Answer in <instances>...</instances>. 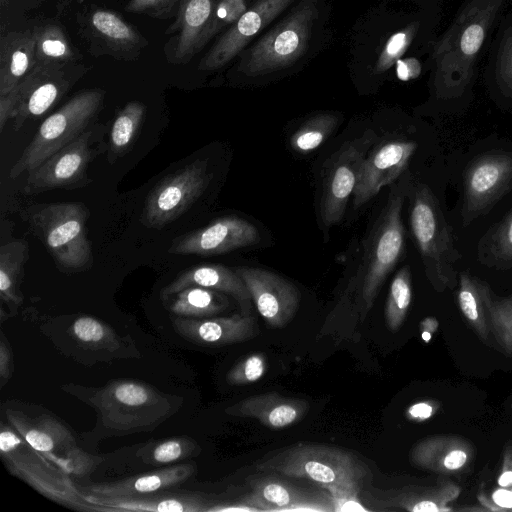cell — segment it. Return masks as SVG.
<instances>
[{
	"instance_id": "obj_1",
	"label": "cell",
	"mask_w": 512,
	"mask_h": 512,
	"mask_svg": "<svg viewBox=\"0 0 512 512\" xmlns=\"http://www.w3.org/2000/svg\"><path fill=\"white\" fill-rule=\"evenodd\" d=\"M507 0H465L429 55L431 99L464 103L471 96L478 63Z\"/></svg>"
},
{
	"instance_id": "obj_2",
	"label": "cell",
	"mask_w": 512,
	"mask_h": 512,
	"mask_svg": "<svg viewBox=\"0 0 512 512\" xmlns=\"http://www.w3.org/2000/svg\"><path fill=\"white\" fill-rule=\"evenodd\" d=\"M259 472H273L318 483L326 491H358L365 465L342 447L298 442L270 452L255 463Z\"/></svg>"
},
{
	"instance_id": "obj_3",
	"label": "cell",
	"mask_w": 512,
	"mask_h": 512,
	"mask_svg": "<svg viewBox=\"0 0 512 512\" xmlns=\"http://www.w3.org/2000/svg\"><path fill=\"white\" fill-rule=\"evenodd\" d=\"M403 199L401 191L390 195L364 241L356 274L352 278L364 315L372 308L380 288L404 252Z\"/></svg>"
},
{
	"instance_id": "obj_4",
	"label": "cell",
	"mask_w": 512,
	"mask_h": 512,
	"mask_svg": "<svg viewBox=\"0 0 512 512\" xmlns=\"http://www.w3.org/2000/svg\"><path fill=\"white\" fill-rule=\"evenodd\" d=\"M410 226L429 281L438 291L452 287L455 279L453 264L461 256L440 204L425 184L414 187Z\"/></svg>"
},
{
	"instance_id": "obj_5",
	"label": "cell",
	"mask_w": 512,
	"mask_h": 512,
	"mask_svg": "<svg viewBox=\"0 0 512 512\" xmlns=\"http://www.w3.org/2000/svg\"><path fill=\"white\" fill-rule=\"evenodd\" d=\"M104 97L105 91L100 88L82 90L47 117L12 166L9 177L15 179L30 172L82 134L102 109Z\"/></svg>"
},
{
	"instance_id": "obj_6",
	"label": "cell",
	"mask_w": 512,
	"mask_h": 512,
	"mask_svg": "<svg viewBox=\"0 0 512 512\" xmlns=\"http://www.w3.org/2000/svg\"><path fill=\"white\" fill-rule=\"evenodd\" d=\"M89 210L81 202L42 205L29 213L31 229L55 263L66 271L89 269L93 262L85 224Z\"/></svg>"
},
{
	"instance_id": "obj_7",
	"label": "cell",
	"mask_w": 512,
	"mask_h": 512,
	"mask_svg": "<svg viewBox=\"0 0 512 512\" xmlns=\"http://www.w3.org/2000/svg\"><path fill=\"white\" fill-rule=\"evenodd\" d=\"M318 16L317 0H304L258 40L241 61L246 75L259 76L288 67L306 50Z\"/></svg>"
},
{
	"instance_id": "obj_8",
	"label": "cell",
	"mask_w": 512,
	"mask_h": 512,
	"mask_svg": "<svg viewBox=\"0 0 512 512\" xmlns=\"http://www.w3.org/2000/svg\"><path fill=\"white\" fill-rule=\"evenodd\" d=\"M105 130L103 125L90 126L28 172L23 192L32 195L52 189H74L87 184L86 169L102 150Z\"/></svg>"
},
{
	"instance_id": "obj_9",
	"label": "cell",
	"mask_w": 512,
	"mask_h": 512,
	"mask_svg": "<svg viewBox=\"0 0 512 512\" xmlns=\"http://www.w3.org/2000/svg\"><path fill=\"white\" fill-rule=\"evenodd\" d=\"M377 142L378 135L368 129L359 137L344 142L326 161L320 199V218L326 228L343 218L366 156Z\"/></svg>"
},
{
	"instance_id": "obj_10",
	"label": "cell",
	"mask_w": 512,
	"mask_h": 512,
	"mask_svg": "<svg viewBox=\"0 0 512 512\" xmlns=\"http://www.w3.org/2000/svg\"><path fill=\"white\" fill-rule=\"evenodd\" d=\"M103 423L112 430L135 431L159 422L169 410L168 399L146 384L117 381L100 390L92 400Z\"/></svg>"
},
{
	"instance_id": "obj_11",
	"label": "cell",
	"mask_w": 512,
	"mask_h": 512,
	"mask_svg": "<svg viewBox=\"0 0 512 512\" xmlns=\"http://www.w3.org/2000/svg\"><path fill=\"white\" fill-rule=\"evenodd\" d=\"M0 451L9 469L43 495L65 505L88 502L65 472L54 468L9 427L1 426Z\"/></svg>"
},
{
	"instance_id": "obj_12",
	"label": "cell",
	"mask_w": 512,
	"mask_h": 512,
	"mask_svg": "<svg viewBox=\"0 0 512 512\" xmlns=\"http://www.w3.org/2000/svg\"><path fill=\"white\" fill-rule=\"evenodd\" d=\"M211 180L208 163L194 162L165 177L149 193L142 213V222L161 229L179 218L203 194Z\"/></svg>"
},
{
	"instance_id": "obj_13",
	"label": "cell",
	"mask_w": 512,
	"mask_h": 512,
	"mask_svg": "<svg viewBox=\"0 0 512 512\" xmlns=\"http://www.w3.org/2000/svg\"><path fill=\"white\" fill-rule=\"evenodd\" d=\"M79 34L95 57L109 56L123 61L137 59L148 45L147 39L117 12L86 7L76 17Z\"/></svg>"
},
{
	"instance_id": "obj_14",
	"label": "cell",
	"mask_w": 512,
	"mask_h": 512,
	"mask_svg": "<svg viewBox=\"0 0 512 512\" xmlns=\"http://www.w3.org/2000/svg\"><path fill=\"white\" fill-rule=\"evenodd\" d=\"M512 188V152L494 151L475 158L464 174L463 226L487 213Z\"/></svg>"
},
{
	"instance_id": "obj_15",
	"label": "cell",
	"mask_w": 512,
	"mask_h": 512,
	"mask_svg": "<svg viewBox=\"0 0 512 512\" xmlns=\"http://www.w3.org/2000/svg\"><path fill=\"white\" fill-rule=\"evenodd\" d=\"M87 70L80 62L62 67L36 65L18 85V103L12 118L13 129L17 131L27 120L45 114Z\"/></svg>"
},
{
	"instance_id": "obj_16",
	"label": "cell",
	"mask_w": 512,
	"mask_h": 512,
	"mask_svg": "<svg viewBox=\"0 0 512 512\" xmlns=\"http://www.w3.org/2000/svg\"><path fill=\"white\" fill-rule=\"evenodd\" d=\"M7 419L20 436L37 452L65 473L79 472L88 459L76 446L72 433L56 419L42 415L31 418L7 409Z\"/></svg>"
},
{
	"instance_id": "obj_17",
	"label": "cell",
	"mask_w": 512,
	"mask_h": 512,
	"mask_svg": "<svg viewBox=\"0 0 512 512\" xmlns=\"http://www.w3.org/2000/svg\"><path fill=\"white\" fill-rule=\"evenodd\" d=\"M245 283L252 301L265 323L280 329L295 317L300 305V292L284 277L257 267L234 269Z\"/></svg>"
},
{
	"instance_id": "obj_18",
	"label": "cell",
	"mask_w": 512,
	"mask_h": 512,
	"mask_svg": "<svg viewBox=\"0 0 512 512\" xmlns=\"http://www.w3.org/2000/svg\"><path fill=\"white\" fill-rule=\"evenodd\" d=\"M259 238L253 224L237 216H226L175 238L168 252L176 255H219L254 245Z\"/></svg>"
},
{
	"instance_id": "obj_19",
	"label": "cell",
	"mask_w": 512,
	"mask_h": 512,
	"mask_svg": "<svg viewBox=\"0 0 512 512\" xmlns=\"http://www.w3.org/2000/svg\"><path fill=\"white\" fill-rule=\"evenodd\" d=\"M417 144L406 140H389L374 145L362 165L355 190L353 207L358 209L385 186L394 182L407 168Z\"/></svg>"
},
{
	"instance_id": "obj_20",
	"label": "cell",
	"mask_w": 512,
	"mask_h": 512,
	"mask_svg": "<svg viewBox=\"0 0 512 512\" xmlns=\"http://www.w3.org/2000/svg\"><path fill=\"white\" fill-rule=\"evenodd\" d=\"M294 0H257L215 42L198 65L202 71L218 69L234 58L252 38Z\"/></svg>"
},
{
	"instance_id": "obj_21",
	"label": "cell",
	"mask_w": 512,
	"mask_h": 512,
	"mask_svg": "<svg viewBox=\"0 0 512 512\" xmlns=\"http://www.w3.org/2000/svg\"><path fill=\"white\" fill-rule=\"evenodd\" d=\"M218 0H183L175 20L166 29L172 37L164 45L171 64L188 63L207 44L206 36Z\"/></svg>"
},
{
	"instance_id": "obj_22",
	"label": "cell",
	"mask_w": 512,
	"mask_h": 512,
	"mask_svg": "<svg viewBox=\"0 0 512 512\" xmlns=\"http://www.w3.org/2000/svg\"><path fill=\"white\" fill-rule=\"evenodd\" d=\"M175 331L184 339L199 346L221 347L255 338L259 327L253 315L234 314L229 317H174Z\"/></svg>"
},
{
	"instance_id": "obj_23",
	"label": "cell",
	"mask_w": 512,
	"mask_h": 512,
	"mask_svg": "<svg viewBox=\"0 0 512 512\" xmlns=\"http://www.w3.org/2000/svg\"><path fill=\"white\" fill-rule=\"evenodd\" d=\"M189 286H201L227 294L238 303L241 315H253L251 295L234 269L220 264L194 266L168 284L162 290V296L170 297Z\"/></svg>"
},
{
	"instance_id": "obj_24",
	"label": "cell",
	"mask_w": 512,
	"mask_h": 512,
	"mask_svg": "<svg viewBox=\"0 0 512 512\" xmlns=\"http://www.w3.org/2000/svg\"><path fill=\"white\" fill-rule=\"evenodd\" d=\"M225 411L232 416L254 418L271 429H282L299 422L309 411V403L267 392L242 399Z\"/></svg>"
},
{
	"instance_id": "obj_25",
	"label": "cell",
	"mask_w": 512,
	"mask_h": 512,
	"mask_svg": "<svg viewBox=\"0 0 512 512\" xmlns=\"http://www.w3.org/2000/svg\"><path fill=\"white\" fill-rule=\"evenodd\" d=\"M473 457L472 445L456 436L438 435L425 438L410 451L411 463L436 473H451L463 469Z\"/></svg>"
},
{
	"instance_id": "obj_26",
	"label": "cell",
	"mask_w": 512,
	"mask_h": 512,
	"mask_svg": "<svg viewBox=\"0 0 512 512\" xmlns=\"http://www.w3.org/2000/svg\"><path fill=\"white\" fill-rule=\"evenodd\" d=\"M488 48L485 82L494 95L512 103V10L501 15Z\"/></svg>"
},
{
	"instance_id": "obj_27",
	"label": "cell",
	"mask_w": 512,
	"mask_h": 512,
	"mask_svg": "<svg viewBox=\"0 0 512 512\" xmlns=\"http://www.w3.org/2000/svg\"><path fill=\"white\" fill-rule=\"evenodd\" d=\"M32 29L10 31L0 40V95L16 88L35 68Z\"/></svg>"
},
{
	"instance_id": "obj_28",
	"label": "cell",
	"mask_w": 512,
	"mask_h": 512,
	"mask_svg": "<svg viewBox=\"0 0 512 512\" xmlns=\"http://www.w3.org/2000/svg\"><path fill=\"white\" fill-rule=\"evenodd\" d=\"M193 473L192 464H182L113 483L90 486L87 490L94 496L106 498L142 496L180 484Z\"/></svg>"
},
{
	"instance_id": "obj_29",
	"label": "cell",
	"mask_w": 512,
	"mask_h": 512,
	"mask_svg": "<svg viewBox=\"0 0 512 512\" xmlns=\"http://www.w3.org/2000/svg\"><path fill=\"white\" fill-rule=\"evenodd\" d=\"M90 504L115 511L199 512L207 511V500L194 494H155L135 497L106 498L86 496Z\"/></svg>"
},
{
	"instance_id": "obj_30",
	"label": "cell",
	"mask_w": 512,
	"mask_h": 512,
	"mask_svg": "<svg viewBox=\"0 0 512 512\" xmlns=\"http://www.w3.org/2000/svg\"><path fill=\"white\" fill-rule=\"evenodd\" d=\"M318 498L320 496L301 490L288 482L265 477L253 482L251 492L244 496L241 502L259 511L289 512L301 503Z\"/></svg>"
},
{
	"instance_id": "obj_31",
	"label": "cell",
	"mask_w": 512,
	"mask_h": 512,
	"mask_svg": "<svg viewBox=\"0 0 512 512\" xmlns=\"http://www.w3.org/2000/svg\"><path fill=\"white\" fill-rule=\"evenodd\" d=\"M35 60L38 66L62 67L79 63L82 55L70 41L60 23L47 20L33 28Z\"/></svg>"
},
{
	"instance_id": "obj_32",
	"label": "cell",
	"mask_w": 512,
	"mask_h": 512,
	"mask_svg": "<svg viewBox=\"0 0 512 512\" xmlns=\"http://www.w3.org/2000/svg\"><path fill=\"white\" fill-rule=\"evenodd\" d=\"M490 287L478 278L462 272L459 278L457 300L459 308L483 340L488 338L490 332L488 321V298Z\"/></svg>"
},
{
	"instance_id": "obj_33",
	"label": "cell",
	"mask_w": 512,
	"mask_h": 512,
	"mask_svg": "<svg viewBox=\"0 0 512 512\" xmlns=\"http://www.w3.org/2000/svg\"><path fill=\"white\" fill-rule=\"evenodd\" d=\"M174 295L168 308L171 313L183 318L212 317L225 310L229 304L222 292L201 286H189Z\"/></svg>"
},
{
	"instance_id": "obj_34",
	"label": "cell",
	"mask_w": 512,
	"mask_h": 512,
	"mask_svg": "<svg viewBox=\"0 0 512 512\" xmlns=\"http://www.w3.org/2000/svg\"><path fill=\"white\" fill-rule=\"evenodd\" d=\"M460 493V488L444 482L436 487L405 489L396 494L389 502L410 512H443L452 511L448 504L454 501Z\"/></svg>"
},
{
	"instance_id": "obj_35",
	"label": "cell",
	"mask_w": 512,
	"mask_h": 512,
	"mask_svg": "<svg viewBox=\"0 0 512 512\" xmlns=\"http://www.w3.org/2000/svg\"><path fill=\"white\" fill-rule=\"evenodd\" d=\"M145 114L146 106L139 101H130L119 111L109 134L107 158L110 164L131 148Z\"/></svg>"
},
{
	"instance_id": "obj_36",
	"label": "cell",
	"mask_w": 512,
	"mask_h": 512,
	"mask_svg": "<svg viewBox=\"0 0 512 512\" xmlns=\"http://www.w3.org/2000/svg\"><path fill=\"white\" fill-rule=\"evenodd\" d=\"M27 257L28 244L23 239L10 241L0 247V296L15 306L22 303L18 284Z\"/></svg>"
},
{
	"instance_id": "obj_37",
	"label": "cell",
	"mask_w": 512,
	"mask_h": 512,
	"mask_svg": "<svg viewBox=\"0 0 512 512\" xmlns=\"http://www.w3.org/2000/svg\"><path fill=\"white\" fill-rule=\"evenodd\" d=\"M479 261L496 267L512 265V211L479 242Z\"/></svg>"
},
{
	"instance_id": "obj_38",
	"label": "cell",
	"mask_w": 512,
	"mask_h": 512,
	"mask_svg": "<svg viewBox=\"0 0 512 512\" xmlns=\"http://www.w3.org/2000/svg\"><path fill=\"white\" fill-rule=\"evenodd\" d=\"M412 299L411 272L409 266L402 267L394 276L385 305L387 328L396 332L403 324Z\"/></svg>"
},
{
	"instance_id": "obj_39",
	"label": "cell",
	"mask_w": 512,
	"mask_h": 512,
	"mask_svg": "<svg viewBox=\"0 0 512 512\" xmlns=\"http://www.w3.org/2000/svg\"><path fill=\"white\" fill-rule=\"evenodd\" d=\"M339 116L333 113H320L305 121L290 138L291 148L302 154L317 149L333 133Z\"/></svg>"
},
{
	"instance_id": "obj_40",
	"label": "cell",
	"mask_w": 512,
	"mask_h": 512,
	"mask_svg": "<svg viewBox=\"0 0 512 512\" xmlns=\"http://www.w3.org/2000/svg\"><path fill=\"white\" fill-rule=\"evenodd\" d=\"M488 321L490 332L499 348L512 357V296L498 298L491 291L488 298Z\"/></svg>"
},
{
	"instance_id": "obj_41",
	"label": "cell",
	"mask_w": 512,
	"mask_h": 512,
	"mask_svg": "<svg viewBox=\"0 0 512 512\" xmlns=\"http://www.w3.org/2000/svg\"><path fill=\"white\" fill-rule=\"evenodd\" d=\"M70 330L73 337L87 348L115 350L119 347L113 330L93 317H79L74 321Z\"/></svg>"
},
{
	"instance_id": "obj_42",
	"label": "cell",
	"mask_w": 512,
	"mask_h": 512,
	"mask_svg": "<svg viewBox=\"0 0 512 512\" xmlns=\"http://www.w3.org/2000/svg\"><path fill=\"white\" fill-rule=\"evenodd\" d=\"M267 371V361L260 353H252L236 365L226 375V380L233 386H244L260 380Z\"/></svg>"
},
{
	"instance_id": "obj_43",
	"label": "cell",
	"mask_w": 512,
	"mask_h": 512,
	"mask_svg": "<svg viewBox=\"0 0 512 512\" xmlns=\"http://www.w3.org/2000/svg\"><path fill=\"white\" fill-rule=\"evenodd\" d=\"M247 10V0H218L207 32V43L223 28L232 26Z\"/></svg>"
},
{
	"instance_id": "obj_44",
	"label": "cell",
	"mask_w": 512,
	"mask_h": 512,
	"mask_svg": "<svg viewBox=\"0 0 512 512\" xmlns=\"http://www.w3.org/2000/svg\"><path fill=\"white\" fill-rule=\"evenodd\" d=\"M183 0H130L125 10L156 19L175 18Z\"/></svg>"
},
{
	"instance_id": "obj_45",
	"label": "cell",
	"mask_w": 512,
	"mask_h": 512,
	"mask_svg": "<svg viewBox=\"0 0 512 512\" xmlns=\"http://www.w3.org/2000/svg\"><path fill=\"white\" fill-rule=\"evenodd\" d=\"M193 449L194 445L190 440L169 439L154 446L150 457L156 464L173 463L189 455Z\"/></svg>"
},
{
	"instance_id": "obj_46",
	"label": "cell",
	"mask_w": 512,
	"mask_h": 512,
	"mask_svg": "<svg viewBox=\"0 0 512 512\" xmlns=\"http://www.w3.org/2000/svg\"><path fill=\"white\" fill-rule=\"evenodd\" d=\"M358 491L351 490H331L327 491V498L332 506V511H361L368 512V508L362 505L358 497Z\"/></svg>"
},
{
	"instance_id": "obj_47",
	"label": "cell",
	"mask_w": 512,
	"mask_h": 512,
	"mask_svg": "<svg viewBox=\"0 0 512 512\" xmlns=\"http://www.w3.org/2000/svg\"><path fill=\"white\" fill-rule=\"evenodd\" d=\"M18 103V86L10 92L0 95V131L9 119L13 118Z\"/></svg>"
},
{
	"instance_id": "obj_48",
	"label": "cell",
	"mask_w": 512,
	"mask_h": 512,
	"mask_svg": "<svg viewBox=\"0 0 512 512\" xmlns=\"http://www.w3.org/2000/svg\"><path fill=\"white\" fill-rule=\"evenodd\" d=\"M420 63L416 58L399 59L396 62V72L400 80L407 81L419 75Z\"/></svg>"
},
{
	"instance_id": "obj_49",
	"label": "cell",
	"mask_w": 512,
	"mask_h": 512,
	"mask_svg": "<svg viewBox=\"0 0 512 512\" xmlns=\"http://www.w3.org/2000/svg\"><path fill=\"white\" fill-rule=\"evenodd\" d=\"M493 504L490 510L511 511L512 510V488H499L492 494Z\"/></svg>"
},
{
	"instance_id": "obj_50",
	"label": "cell",
	"mask_w": 512,
	"mask_h": 512,
	"mask_svg": "<svg viewBox=\"0 0 512 512\" xmlns=\"http://www.w3.org/2000/svg\"><path fill=\"white\" fill-rule=\"evenodd\" d=\"M6 342L4 334H1V342H0V376L2 384L5 379H8L12 372V358H11V350Z\"/></svg>"
},
{
	"instance_id": "obj_51",
	"label": "cell",
	"mask_w": 512,
	"mask_h": 512,
	"mask_svg": "<svg viewBox=\"0 0 512 512\" xmlns=\"http://www.w3.org/2000/svg\"><path fill=\"white\" fill-rule=\"evenodd\" d=\"M435 410L431 402H419L408 408L407 416L412 420L423 421L430 418Z\"/></svg>"
},
{
	"instance_id": "obj_52",
	"label": "cell",
	"mask_w": 512,
	"mask_h": 512,
	"mask_svg": "<svg viewBox=\"0 0 512 512\" xmlns=\"http://www.w3.org/2000/svg\"><path fill=\"white\" fill-rule=\"evenodd\" d=\"M498 485L503 488H512V447L506 448Z\"/></svg>"
},
{
	"instance_id": "obj_53",
	"label": "cell",
	"mask_w": 512,
	"mask_h": 512,
	"mask_svg": "<svg viewBox=\"0 0 512 512\" xmlns=\"http://www.w3.org/2000/svg\"><path fill=\"white\" fill-rule=\"evenodd\" d=\"M424 325V331L422 333V337L425 341H429L431 339V333L437 329L438 323L434 318H427L422 323Z\"/></svg>"
},
{
	"instance_id": "obj_54",
	"label": "cell",
	"mask_w": 512,
	"mask_h": 512,
	"mask_svg": "<svg viewBox=\"0 0 512 512\" xmlns=\"http://www.w3.org/2000/svg\"><path fill=\"white\" fill-rule=\"evenodd\" d=\"M73 2H74V0H57V3H56L57 14L58 15L64 14Z\"/></svg>"
},
{
	"instance_id": "obj_55",
	"label": "cell",
	"mask_w": 512,
	"mask_h": 512,
	"mask_svg": "<svg viewBox=\"0 0 512 512\" xmlns=\"http://www.w3.org/2000/svg\"><path fill=\"white\" fill-rule=\"evenodd\" d=\"M12 0H0V5L2 8H5L7 7L8 5H10Z\"/></svg>"
},
{
	"instance_id": "obj_56",
	"label": "cell",
	"mask_w": 512,
	"mask_h": 512,
	"mask_svg": "<svg viewBox=\"0 0 512 512\" xmlns=\"http://www.w3.org/2000/svg\"><path fill=\"white\" fill-rule=\"evenodd\" d=\"M509 1H512V0H509Z\"/></svg>"
}]
</instances>
